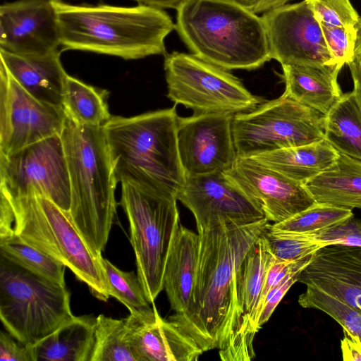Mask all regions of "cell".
<instances>
[{
	"label": "cell",
	"instance_id": "6da1fadb",
	"mask_svg": "<svg viewBox=\"0 0 361 361\" xmlns=\"http://www.w3.org/2000/svg\"><path fill=\"white\" fill-rule=\"evenodd\" d=\"M268 224L266 218L248 224L222 221L197 231L200 250L192 306L186 318L176 322L204 352L221 351L230 343L236 320L239 269Z\"/></svg>",
	"mask_w": 361,
	"mask_h": 361
},
{
	"label": "cell",
	"instance_id": "7a4b0ae2",
	"mask_svg": "<svg viewBox=\"0 0 361 361\" xmlns=\"http://www.w3.org/2000/svg\"><path fill=\"white\" fill-rule=\"evenodd\" d=\"M61 45L133 60L166 54L165 39L175 29L163 9L138 4H71L51 0Z\"/></svg>",
	"mask_w": 361,
	"mask_h": 361
},
{
	"label": "cell",
	"instance_id": "3957f363",
	"mask_svg": "<svg viewBox=\"0 0 361 361\" xmlns=\"http://www.w3.org/2000/svg\"><path fill=\"white\" fill-rule=\"evenodd\" d=\"M176 105L132 117L112 116L103 126L117 183L177 199L185 174L178 152Z\"/></svg>",
	"mask_w": 361,
	"mask_h": 361
},
{
	"label": "cell",
	"instance_id": "277c9868",
	"mask_svg": "<svg viewBox=\"0 0 361 361\" xmlns=\"http://www.w3.org/2000/svg\"><path fill=\"white\" fill-rule=\"evenodd\" d=\"M175 29L197 58L226 71L255 70L271 59L262 17L236 0H188Z\"/></svg>",
	"mask_w": 361,
	"mask_h": 361
},
{
	"label": "cell",
	"instance_id": "5b68a950",
	"mask_svg": "<svg viewBox=\"0 0 361 361\" xmlns=\"http://www.w3.org/2000/svg\"><path fill=\"white\" fill-rule=\"evenodd\" d=\"M71 184L70 218L99 259L116 212V180L103 126L66 116L61 134Z\"/></svg>",
	"mask_w": 361,
	"mask_h": 361
},
{
	"label": "cell",
	"instance_id": "8992f818",
	"mask_svg": "<svg viewBox=\"0 0 361 361\" xmlns=\"http://www.w3.org/2000/svg\"><path fill=\"white\" fill-rule=\"evenodd\" d=\"M0 197L11 206L16 235L70 269L94 297L107 301L110 295L100 259L94 256L68 214L44 197Z\"/></svg>",
	"mask_w": 361,
	"mask_h": 361
},
{
	"label": "cell",
	"instance_id": "52a82bcc",
	"mask_svg": "<svg viewBox=\"0 0 361 361\" xmlns=\"http://www.w3.org/2000/svg\"><path fill=\"white\" fill-rule=\"evenodd\" d=\"M70 299L66 285L0 254V319L6 331L24 345H35L71 318Z\"/></svg>",
	"mask_w": 361,
	"mask_h": 361
},
{
	"label": "cell",
	"instance_id": "ba28073f",
	"mask_svg": "<svg viewBox=\"0 0 361 361\" xmlns=\"http://www.w3.org/2000/svg\"><path fill=\"white\" fill-rule=\"evenodd\" d=\"M177 200L121 183L119 204L128 219L137 275L149 303L164 289L168 253L180 224Z\"/></svg>",
	"mask_w": 361,
	"mask_h": 361
},
{
	"label": "cell",
	"instance_id": "9c48e42d",
	"mask_svg": "<svg viewBox=\"0 0 361 361\" xmlns=\"http://www.w3.org/2000/svg\"><path fill=\"white\" fill-rule=\"evenodd\" d=\"M324 115L284 94L255 109L233 115L238 157H250L324 138Z\"/></svg>",
	"mask_w": 361,
	"mask_h": 361
},
{
	"label": "cell",
	"instance_id": "30bf717a",
	"mask_svg": "<svg viewBox=\"0 0 361 361\" xmlns=\"http://www.w3.org/2000/svg\"><path fill=\"white\" fill-rule=\"evenodd\" d=\"M164 68L167 97L194 114L235 115L261 104V98L249 92L238 78L193 54H167Z\"/></svg>",
	"mask_w": 361,
	"mask_h": 361
},
{
	"label": "cell",
	"instance_id": "8fae6325",
	"mask_svg": "<svg viewBox=\"0 0 361 361\" xmlns=\"http://www.w3.org/2000/svg\"><path fill=\"white\" fill-rule=\"evenodd\" d=\"M0 194L12 198L44 197L68 214L71 184L61 135L8 155L0 154Z\"/></svg>",
	"mask_w": 361,
	"mask_h": 361
},
{
	"label": "cell",
	"instance_id": "7c38bea8",
	"mask_svg": "<svg viewBox=\"0 0 361 361\" xmlns=\"http://www.w3.org/2000/svg\"><path fill=\"white\" fill-rule=\"evenodd\" d=\"M66 114L26 91L0 62V154L8 155L59 135Z\"/></svg>",
	"mask_w": 361,
	"mask_h": 361
},
{
	"label": "cell",
	"instance_id": "4fadbf2b",
	"mask_svg": "<svg viewBox=\"0 0 361 361\" xmlns=\"http://www.w3.org/2000/svg\"><path fill=\"white\" fill-rule=\"evenodd\" d=\"M271 59L281 65H331L336 63L320 23L306 0L263 13Z\"/></svg>",
	"mask_w": 361,
	"mask_h": 361
},
{
	"label": "cell",
	"instance_id": "5bb4252c",
	"mask_svg": "<svg viewBox=\"0 0 361 361\" xmlns=\"http://www.w3.org/2000/svg\"><path fill=\"white\" fill-rule=\"evenodd\" d=\"M233 117L226 114L178 116V147L185 176L225 171L233 166L238 157Z\"/></svg>",
	"mask_w": 361,
	"mask_h": 361
},
{
	"label": "cell",
	"instance_id": "9a60e30c",
	"mask_svg": "<svg viewBox=\"0 0 361 361\" xmlns=\"http://www.w3.org/2000/svg\"><path fill=\"white\" fill-rule=\"evenodd\" d=\"M224 173L274 224L285 221L317 202L303 183L252 157H238L233 166Z\"/></svg>",
	"mask_w": 361,
	"mask_h": 361
},
{
	"label": "cell",
	"instance_id": "2e32d148",
	"mask_svg": "<svg viewBox=\"0 0 361 361\" xmlns=\"http://www.w3.org/2000/svg\"><path fill=\"white\" fill-rule=\"evenodd\" d=\"M177 199L192 213L197 231L222 221L248 224L266 218L224 171L186 176Z\"/></svg>",
	"mask_w": 361,
	"mask_h": 361
},
{
	"label": "cell",
	"instance_id": "e0dca14e",
	"mask_svg": "<svg viewBox=\"0 0 361 361\" xmlns=\"http://www.w3.org/2000/svg\"><path fill=\"white\" fill-rule=\"evenodd\" d=\"M264 232L252 245L239 269L234 331L228 346L219 352L224 361L255 357L253 340L259 331V303L267 274L275 260Z\"/></svg>",
	"mask_w": 361,
	"mask_h": 361
},
{
	"label": "cell",
	"instance_id": "ac0fdd59",
	"mask_svg": "<svg viewBox=\"0 0 361 361\" xmlns=\"http://www.w3.org/2000/svg\"><path fill=\"white\" fill-rule=\"evenodd\" d=\"M61 45L51 0H17L0 6V49L41 55Z\"/></svg>",
	"mask_w": 361,
	"mask_h": 361
},
{
	"label": "cell",
	"instance_id": "d6986e66",
	"mask_svg": "<svg viewBox=\"0 0 361 361\" xmlns=\"http://www.w3.org/2000/svg\"><path fill=\"white\" fill-rule=\"evenodd\" d=\"M152 310L125 318L127 337L137 361H192L204 351L178 322Z\"/></svg>",
	"mask_w": 361,
	"mask_h": 361
},
{
	"label": "cell",
	"instance_id": "ffe728a7",
	"mask_svg": "<svg viewBox=\"0 0 361 361\" xmlns=\"http://www.w3.org/2000/svg\"><path fill=\"white\" fill-rule=\"evenodd\" d=\"M298 282L319 289L361 314V246L320 248L301 271Z\"/></svg>",
	"mask_w": 361,
	"mask_h": 361
},
{
	"label": "cell",
	"instance_id": "44dd1931",
	"mask_svg": "<svg viewBox=\"0 0 361 361\" xmlns=\"http://www.w3.org/2000/svg\"><path fill=\"white\" fill-rule=\"evenodd\" d=\"M198 233L181 224L177 227L168 253L164 289L171 308L176 312L169 319L180 321L191 311L199 260Z\"/></svg>",
	"mask_w": 361,
	"mask_h": 361
},
{
	"label": "cell",
	"instance_id": "7402d4cb",
	"mask_svg": "<svg viewBox=\"0 0 361 361\" xmlns=\"http://www.w3.org/2000/svg\"><path fill=\"white\" fill-rule=\"evenodd\" d=\"M59 49L41 55H18L0 49L1 61L15 80L31 95L51 105L63 107L68 75Z\"/></svg>",
	"mask_w": 361,
	"mask_h": 361
},
{
	"label": "cell",
	"instance_id": "603a6c76",
	"mask_svg": "<svg viewBox=\"0 0 361 361\" xmlns=\"http://www.w3.org/2000/svg\"><path fill=\"white\" fill-rule=\"evenodd\" d=\"M283 94L326 115L343 95L338 75L343 66L281 65Z\"/></svg>",
	"mask_w": 361,
	"mask_h": 361
},
{
	"label": "cell",
	"instance_id": "cb8c5ba5",
	"mask_svg": "<svg viewBox=\"0 0 361 361\" xmlns=\"http://www.w3.org/2000/svg\"><path fill=\"white\" fill-rule=\"evenodd\" d=\"M96 317L73 316L30 346L33 361H91Z\"/></svg>",
	"mask_w": 361,
	"mask_h": 361
},
{
	"label": "cell",
	"instance_id": "d4e9b609",
	"mask_svg": "<svg viewBox=\"0 0 361 361\" xmlns=\"http://www.w3.org/2000/svg\"><path fill=\"white\" fill-rule=\"evenodd\" d=\"M340 153L326 140L252 157L288 178L305 183L329 169Z\"/></svg>",
	"mask_w": 361,
	"mask_h": 361
},
{
	"label": "cell",
	"instance_id": "484cf974",
	"mask_svg": "<svg viewBox=\"0 0 361 361\" xmlns=\"http://www.w3.org/2000/svg\"><path fill=\"white\" fill-rule=\"evenodd\" d=\"M317 202L361 209V161L341 154L326 170L304 183Z\"/></svg>",
	"mask_w": 361,
	"mask_h": 361
},
{
	"label": "cell",
	"instance_id": "4316f807",
	"mask_svg": "<svg viewBox=\"0 0 361 361\" xmlns=\"http://www.w3.org/2000/svg\"><path fill=\"white\" fill-rule=\"evenodd\" d=\"M324 139L339 153L361 161V109L352 91L324 115Z\"/></svg>",
	"mask_w": 361,
	"mask_h": 361
},
{
	"label": "cell",
	"instance_id": "83f0119b",
	"mask_svg": "<svg viewBox=\"0 0 361 361\" xmlns=\"http://www.w3.org/2000/svg\"><path fill=\"white\" fill-rule=\"evenodd\" d=\"M109 92L67 75L63 87V108L76 123L103 126L112 116L107 104Z\"/></svg>",
	"mask_w": 361,
	"mask_h": 361
},
{
	"label": "cell",
	"instance_id": "f1b7e54d",
	"mask_svg": "<svg viewBox=\"0 0 361 361\" xmlns=\"http://www.w3.org/2000/svg\"><path fill=\"white\" fill-rule=\"evenodd\" d=\"M0 254L39 276L66 285V266L28 244L15 233L0 238Z\"/></svg>",
	"mask_w": 361,
	"mask_h": 361
},
{
	"label": "cell",
	"instance_id": "f546056e",
	"mask_svg": "<svg viewBox=\"0 0 361 361\" xmlns=\"http://www.w3.org/2000/svg\"><path fill=\"white\" fill-rule=\"evenodd\" d=\"M91 361H137L127 337L125 319L104 314L96 317Z\"/></svg>",
	"mask_w": 361,
	"mask_h": 361
},
{
	"label": "cell",
	"instance_id": "4dcf8cb0",
	"mask_svg": "<svg viewBox=\"0 0 361 361\" xmlns=\"http://www.w3.org/2000/svg\"><path fill=\"white\" fill-rule=\"evenodd\" d=\"M100 262L110 296L123 303L130 314H143L152 310L140 281L134 271H122L102 257Z\"/></svg>",
	"mask_w": 361,
	"mask_h": 361
},
{
	"label": "cell",
	"instance_id": "1f68e13d",
	"mask_svg": "<svg viewBox=\"0 0 361 361\" xmlns=\"http://www.w3.org/2000/svg\"><path fill=\"white\" fill-rule=\"evenodd\" d=\"M352 216L351 209L316 202L290 218L269 224V226L276 230L310 233L341 222Z\"/></svg>",
	"mask_w": 361,
	"mask_h": 361
},
{
	"label": "cell",
	"instance_id": "d6a6232c",
	"mask_svg": "<svg viewBox=\"0 0 361 361\" xmlns=\"http://www.w3.org/2000/svg\"><path fill=\"white\" fill-rule=\"evenodd\" d=\"M298 303L304 308L325 312L361 341V314L345 302L319 289L307 286L305 291L299 295Z\"/></svg>",
	"mask_w": 361,
	"mask_h": 361
},
{
	"label": "cell",
	"instance_id": "836d02e7",
	"mask_svg": "<svg viewBox=\"0 0 361 361\" xmlns=\"http://www.w3.org/2000/svg\"><path fill=\"white\" fill-rule=\"evenodd\" d=\"M264 235L274 257L282 261L300 260L324 247L320 243L302 238L297 233L271 228L269 224Z\"/></svg>",
	"mask_w": 361,
	"mask_h": 361
},
{
	"label": "cell",
	"instance_id": "e575fe53",
	"mask_svg": "<svg viewBox=\"0 0 361 361\" xmlns=\"http://www.w3.org/2000/svg\"><path fill=\"white\" fill-rule=\"evenodd\" d=\"M297 233L304 239L320 243L324 246L329 245L361 246V221L354 216L313 233Z\"/></svg>",
	"mask_w": 361,
	"mask_h": 361
},
{
	"label": "cell",
	"instance_id": "d590c367",
	"mask_svg": "<svg viewBox=\"0 0 361 361\" xmlns=\"http://www.w3.org/2000/svg\"><path fill=\"white\" fill-rule=\"evenodd\" d=\"M320 23L332 26L352 27L360 16L350 0H306Z\"/></svg>",
	"mask_w": 361,
	"mask_h": 361
},
{
	"label": "cell",
	"instance_id": "8d00e7d4",
	"mask_svg": "<svg viewBox=\"0 0 361 361\" xmlns=\"http://www.w3.org/2000/svg\"><path fill=\"white\" fill-rule=\"evenodd\" d=\"M331 57L341 66L350 62L355 52L357 37L356 26H332L320 23Z\"/></svg>",
	"mask_w": 361,
	"mask_h": 361
},
{
	"label": "cell",
	"instance_id": "74e56055",
	"mask_svg": "<svg viewBox=\"0 0 361 361\" xmlns=\"http://www.w3.org/2000/svg\"><path fill=\"white\" fill-rule=\"evenodd\" d=\"M302 270H296L288 274L269 291L264 300L257 322V328L259 330L262 328V325L269 319L275 308L287 291L298 281L299 274Z\"/></svg>",
	"mask_w": 361,
	"mask_h": 361
},
{
	"label": "cell",
	"instance_id": "f35d334b",
	"mask_svg": "<svg viewBox=\"0 0 361 361\" xmlns=\"http://www.w3.org/2000/svg\"><path fill=\"white\" fill-rule=\"evenodd\" d=\"M0 360L33 361L29 346L18 341L9 333H0Z\"/></svg>",
	"mask_w": 361,
	"mask_h": 361
},
{
	"label": "cell",
	"instance_id": "ab89813d",
	"mask_svg": "<svg viewBox=\"0 0 361 361\" xmlns=\"http://www.w3.org/2000/svg\"><path fill=\"white\" fill-rule=\"evenodd\" d=\"M343 329L344 336L341 341L343 360L361 361V341L347 330Z\"/></svg>",
	"mask_w": 361,
	"mask_h": 361
},
{
	"label": "cell",
	"instance_id": "60d3db41",
	"mask_svg": "<svg viewBox=\"0 0 361 361\" xmlns=\"http://www.w3.org/2000/svg\"><path fill=\"white\" fill-rule=\"evenodd\" d=\"M347 65L350 69L353 82V92L361 109V59L355 55L353 59Z\"/></svg>",
	"mask_w": 361,
	"mask_h": 361
},
{
	"label": "cell",
	"instance_id": "b9f144b4",
	"mask_svg": "<svg viewBox=\"0 0 361 361\" xmlns=\"http://www.w3.org/2000/svg\"><path fill=\"white\" fill-rule=\"evenodd\" d=\"M138 4L149 6L157 8H174L178 9L188 0H133Z\"/></svg>",
	"mask_w": 361,
	"mask_h": 361
},
{
	"label": "cell",
	"instance_id": "7bdbcfd3",
	"mask_svg": "<svg viewBox=\"0 0 361 361\" xmlns=\"http://www.w3.org/2000/svg\"><path fill=\"white\" fill-rule=\"evenodd\" d=\"M291 0H260L252 9L255 13H265L275 8L287 4Z\"/></svg>",
	"mask_w": 361,
	"mask_h": 361
},
{
	"label": "cell",
	"instance_id": "ee69618b",
	"mask_svg": "<svg viewBox=\"0 0 361 361\" xmlns=\"http://www.w3.org/2000/svg\"><path fill=\"white\" fill-rule=\"evenodd\" d=\"M356 27L357 30V37L355 45V55L361 59V16L356 25Z\"/></svg>",
	"mask_w": 361,
	"mask_h": 361
},
{
	"label": "cell",
	"instance_id": "f6af8a7d",
	"mask_svg": "<svg viewBox=\"0 0 361 361\" xmlns=\"http://www.w3.org/2000/svg\"><path fill=\"white\" fill-rule=\"evenodd\" d=\"M247 8L252 9L257 5L260 0H236Z\"/></svg>",
	"mask_w": 361,
	"mask_h": 361
},
{
	"label": "cell",
	"instance_id": "bcb514c9",
	"mask_svg": "<svg viewBox=\"0 0 361 361\" xmlns=\"http://www.w3.org/2000/svg\"><path fill=\"white\" fill-rule=\"evenodd\" d=\"M61 1H63V0H61Z\"/></svg>",
	"mask_w": 361,
	"mask_h": 361
}]
</instances>
